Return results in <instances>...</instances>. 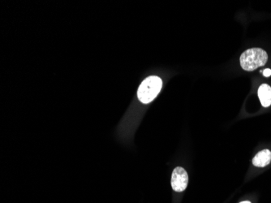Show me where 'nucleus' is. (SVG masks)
I'll return each instance as SVG.
<instances>
[{"label": "nucleus", "instance_id": "3", "mask_svg": "<svg viewBox=\"0 0 271 203\" xmlns=\"http://www.w3.org/2000/svg\"><path fill=\"white\" fill-rule=\"evenodd\" d=\"M188 184V173L183 168H175L171 175V187L176 192L185 190Z\"/></svg>", "mask_w": 271, "mask_h": 203}, {"label": "nucleus", "instance_id": "5", "mask_svg": "<svg viewBox=\"0 0 271 203\" xmlns=\"http://www.w3.org/2000/svg\"><path fill=\"white\" fill-rule=\"evenodd\" d=\"M259 99L261 105L265 108H268L271 105V87L267 84H263L259 87L257 91Z\"/></svg>", "mask_w": 271, "mask_h": 203}, {"label": "nucleus", "instance_id": "6", "mask_svg": "<svg viewBox=\"0 0 271 203\" xmlns=\"http://www.w3.org/2000/svg\"><path fill=\"white\" fill-rule=\"evenodd\" d=\"M263 75L264 77H266V78H269L270 76H271V69L270 68H266L265 70L263 71Z\"/></svg>", "mask_w": 271, "mask_h": 203}, {"label": "nucleus", "instance_id": "2", "mask_svg": "<svg viewBox=\"0 0 271 203\" xmlns=\"http://www.w3.org/2000/svg\"><path fill=\"white\" fill-rule=\"evenodd\" d=\"M162 85L163 81L158 77L151 76L146 78L141 83L137 91L139 100L145 104L151 103L160 92Z\"/></svg>", "mask_w": 271, "mask_h": 203}, {"label": "nucleus", "instance_id": "7", "mask_svg": "<svg viewBox=\"0 0 271 203\" xmlns=\"http://www.w3.org/2000/svg\"><path fill=\"white\" fill-rule=\"evenodd\" d=\"M250 203V202H249V201H245V202H242V203Z\"/></svg>", "mask_w": 271, "mask_h": 203}, {"label": "nucleus", "instance_id": "4", "mask_svg": "<svg viewBox=\"0 0 271 203\" xmlns=\"http://www.w3.org/2000/svg\"><path fill=\"white\" fill-rule=\"evenodd\" d=\"M271 162V152L269 150H264L256 154L253 159V164L255 167L264 168Z\"/></svg>", "mask_w": 271, "mask_h": 203}, {"label": "nucleus", "instance_id": "1", "mask_svg": "<svg viewBox=\"0 0 271 203\" xmlns=\"http://www.w3.org/2000/svg\"><path fill=\"white\" fill-rule=\"evenodd\" d=\"M268 61V55L261 48H251L241 56V65L243 70L252 72L262 67Z\"/></svg>", "mask_w": 271, "mask_h": 203}]
</instances>
